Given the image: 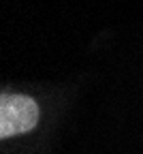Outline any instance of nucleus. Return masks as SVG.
<instances>
[{"mask_svg": "<svg viewBox=\"0 0 143 154\" xmlns=\"http://www.w3.org/2000/svg\"><path fill=\"white\" fill-rule=\"evenodd\" d=\"M38 122V105L24 94L0 96V137H15L28 133Z\"/></svg>", "mask_w": 143, "mask_h": 154, "instance_id": "1", "label": "nucleus"}]
</instances>
